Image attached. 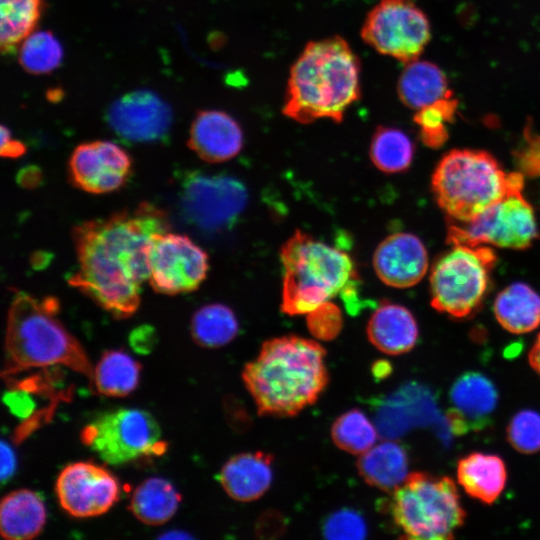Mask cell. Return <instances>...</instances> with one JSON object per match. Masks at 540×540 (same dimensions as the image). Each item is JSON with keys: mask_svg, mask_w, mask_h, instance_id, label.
Masks as SVG:
<instances>
[{"mask_svg": "<svg viewBox=\"0 0 540 540\" xmlns=\"http://www.w3.org/2000/svg\"><path fill=\"white\" fill-rule=\"evenodd\" d=\"M167 214L143 202L73 229L78 269L69 284L118 319L133 315L141 285L149 278L148 251L154 238L168 232Z\"/></svg>", "mask_w": 540, "mask_h": 540, "instance_id": "6da1fadb", "label": "cell"}, {"mask_svg": "<svg viewBox=\"0 0 540 540\" xmlns=\"http://www.w3.org/2000/svg\"><path fill=\"white\" fill-rule=\"evenodd\" d=\"M325 355L319 343L299 336L264 342L242 372L259 414L293 416L313 404L328 382Z\"/></svg>", "mask_w": 540, "mask_h": 540, "instance_id": "7a4b0ae2", "label": "cell"}, {"mask_svg": "<svg viewBox=\"0 0 540 540\" xmlns=\"http://www.w3.org/2000/svg\"><path fill=\"white\" fill-rule=\"evenodd\" d=\"M360 60L336 35L309 42L290 69L283 113L302 124L343 120L361 96Z\"/></svg>", "mask_w": 540, "mask_h": 540, "instance_id": "3957f363", "label": "cell"}, {"mask_svg": "<svg viewBox=\"0 0 540 540\" xmlns=\"http://www.w3.org/2000/svg\"><path fill=\"white\" fill-rule=\"evenodd\" d=\"M56 315L54 300L15 294L7 316L4 373L64 365L93 380L94 370L78 340Z\"/></svg>", "mask_w": 540, "mask_h": 540, "instance_id": "277c9868", "label": "cell"}, {"mask_svg": "<svg viewBox=\"0 0 540 540\" xmlns=\"http://www.w3.org/2000/svg\"><path fill=\"white\" fill-rule=\"evenodd\" d=\"M281 310L288 315L308 314L338 294L354 304L358 275L350 256L296 231L282 246Z\"/></svg>", "mask_w": 540, "mask_h": 540, "instance_id": "5b68a950", "label": "cell"}, {"mask_svg": "<svg viewBox=\"0 0 540 540\" xmlns=\"http://www.w3.org/2000/svg\"><path fill=\"white\" fill-rule=\"evenodd\" d=\"M523 185L522 173H507L489 152L473 149L446 153L431 179L438 206L457 222L473 220Z\"/></svg>", "mask_w": 540, "mask_h": 540, "instance_id": "8992f818", "label": "cell"}, {"mask_svg": "<svg viewBox=\"0 0 540 540\" xmlns=\"http://www.w3.org/2000/svg\"><path fill=\"white\" fill-rule=\"evenodd\" d=\"M391 513L406 538L448 540L465 522L466 512L454 481L413 472L394 491Z\"/></svg>", "mask_w": 540, "mask_h": 540, "instance_id": "52a82bcc", "label": "cell"}, {"mask_svg": "<svg viewBox=\"0 0 540 540\" xmlns=\"http://www.w3.org/2000/svg\"><path fill=\"white\" fill-rule=\"evenodd\" d=\"M496 260L488 245L452 244L431 268L432 307L456 319L473 314L487 293Z\"/></svg>", "mask_w": 540, "mask_h": 540, "instance_id": "ba28073f", "label": "cell"}, {"mask_svg": "<svg viewBox=\"0 0 540 540\" xmlns=\"http://www.w3.org/2000/svg\"><path fill=\"white\" fill-rule=\"evenodd\" d=\"M80 438L110 465L159 455L166 449L156 419L137 408H118L99 414L82 429Z\"/></svg>", "mask_w": 540, "mask_h": 540, "instance_id": "9c48e42d", "label": "cell"}, {"mask_svg": "<svg viewBox=\"0 0 540 540\" xmlns=\"http://www.w3.org/2000/svg\"><path fill=\"white\" fill-rule=\"evenodd\" d=\"M522 190L512 191L471 221L449 220L448 242L516 250L530 247L539 231L534 210Z\"/></svg>", "mask_w": 540, "mask_h": 540, "instance_id": "30bf717a", "label": "cell"}, {"mask_svg": "<svg viewBox=\"0 0 540 540\" xmlns=\"http://www.w3.org/2000/svg\"><path fill=\"white\" fill-rule=\"evenodd\" d=\"M363 41L403 63L416 60L431 38L425 13L411 0H379L362 25Z\"/></svg>", "mask_w": 540, "mask_h": 540, "instance_id": "8fae6325", "label": "cell"}, {"mask_svg": "<svg viewBox=\"0 0 540 540\" xmlns=\"http://www.w3.org/2000/svg\"><path fill=\"white\" fill-rule=\"evenodd\" d=\"M149 284L157 293L178 295L196 290L209 268L207 253L188 236L157 235L148 251Z\"/></svg>", "mask_w": 540, "mask_h": 540, "instance_id": "7c38bea8", "label": "cell"}, {"mask_svg": "<svg viewBox=\"0 0 540 540\" xmlns=\"http://www.w3.org/2000/svg\"><path fill=\"white\" fill-rule=\"evenodd\" d=\"M247 201L245 187L225 175L191 174L184 182L181 202L189 220L202 229L216 231L229 226Z\"/></svg>", "mask_w": 540, "mask_h": 540, "instance_id": "4fadbf2b", "label": "cell"}, {"mask_svg": "<svg viewBox=\"0 0 540 540\" xmlns=\"http://www.w3.org/2000/svg\"><path fill=\"white\" fill-rule=\"evenodd\" d=\"M62 508L74 517H93L107 512L120 498L117 478L108 470L89 462L64 467L56 481Z\"/></svg>", "mask_w": 540, "mask_h": 540, "instance_id": "5bb4252c", "label": "cell"}, {"mask_svg": "<svg viewBox=\"0 0 540 540\" xmlns=\"http://www.w3.org/2000/svg\"><path fill=\"white\" fill-rule=\"evenodd\" d=\"M129 154L110 141L78 145L68 163L72 184L86 192L103 194L122 187L131 173Z\"/></svg>", "mask_w": 540, "mask_h": 540, "instance_id": "9a60e30c", "label": "cell"}, {"mask_svg": "<svg viewBox=\"0 0 540 540\" xmlns=\"http://www.w3.org/2000/svg\"><path fill=\"white\" fill-rule=\"evenodd\" d=\"M113 131L129 142H153L164 138L172 123V111L157 94L130 92L116 100L107 112Z\"/></svg>", "mask_w": 540, "mask_h": 540, "instance_id": "2e32d148", "label": "cell"}, {"mask_svg": "<svg viewBox=\"0 0 540 540\" xmlns=\"http://www.w3.org/2000/svg\"><path fill=\"white\" fill-rule=\"evenodd\" d=\"M428 265V253L423 242L405 232L385 238L373 257L377 276L383 283L396 288H408L419 283Z\"/></svg>", "mask_w": 540, "mask_h": 540, "instance_id": "e0dca14e", "label": "cell"}, {"mask_svg": "<svg viewBox=\"0 0 540 540\" xmlns=\"http://www.w3.org/2000/svg\"><path fill=\"white\" fill-rule=\"evenodd\" d=\"M188 146L204 161H227L241 151L243 132L238 122L226 112L202 110L192 122Z\"/></svg>", "mask_w": 540, "mask_h": 540, "instance_id": "ac0fdd59", "label": "cell"}, {"mask_svg": "<svg viewBox=\"0 0 540 540\" xmlns=\"http://www.w3.org/2000/svg\"><path fill=\"white\" fill-rule=\"evenodd\" d=\"M449 395L453 408L448 419L457 433L485 425L498 402L494 384L479 372L461 375L453 383Z\"/></svg>", "mask_w": 540, "mask_h": 540, "instance_id": "d6986e66", "label": "cell"}, {"mask_svg": "<svg viewBox=\"0 0 540 540\" xmlns=\"http://www.w3.org/2000/svg\"><path fill=\"white\" fill-rule=\"evenodd\" d=\"M272 456L246 452L231 457L218 474L225 492L234 500L249 502L261 497L273 478Z\"/></svg>", "mask_w": 540, "mask_h": 540, "instance_id": "ffe728a7", "label": "cell"}, {"mask_svg": "<svg viewBox=\"0 0 540 540\" xmlns=\"http://www.w3.org/2000/svg\"><path fill=\"white\" fill-rule=\"evenodd\" d=\"M367 335L381 352L400 355L414 348L419 330L413 314L406 307L383 302L369 319Z\"/></svg>", "mask_w": 540, "mask_h": 540, "instance_id": "44dd1931", "label": "cell"}, {"mask_svg": "<svg viewBox=\"0 0 540 540\" xmlns=\"http://www.w3.org/2000/svg\"><path fill=\"white\" fill-rule=\"evenodd\" d=\"M457 480L470 497L489 505L506 486L507 468L498 455L473 452L458 461Z\"/></svg>", "mask_w": 540, "mask_h": 540, "instance_id": "7402d4cb", "label": "cell"}, {"mask_svg": "<svg viewBox=\"0 0 540 540\" xmlns=\"http://www.w3.org/2000/svg\"><path fill=\"white\" fill-rule=\"evenodd\" d=\"M46 508L39 493L29 489L12 491L0 506V532L8 540L36 537L46 523Z\"/></svg>", "mask_w": 540, "mask_h": 540, "instance_id": "603a6c76", "label": "cell"}, {"mask_svg": "<svg viewBox=\"0 0 540 540\" xmlns=\"http://www.w3.org/2000/svg\"><path fill=\"white\" fill-rule=\"evenodd\" d=\"M493 311L506 331L529 333L540 325V295L523 282L512 283L496 296Z\"/></svg>", "mask_w": 540, "mask_h": 540, "instance_id": "cb8c5ba5", "label": "cell"}, {"mask_svg": "<svg viewBox=\"0 0 540 540\" xmlns=\"http://www.w3.org/2000/svg\"><path fill=\"white\" fill-rule=\"evenodd\" d=\"M408 468L406 451L392 440L374 444L358 461L359 473L368 484L392 492L405 481Z\"/></svg>", "mask_w": 540, "mask_h": 540, "instance_id": "d4e9b609", "label": "cell"}, {"mask_svg": "<svg viewBox=\"0 0 540 540\" xmlns=\"http://www.w3.org/2000/svg\"><path fill=\"white\" fill-rule=\"evenodd\" d=\"M397 92L405 106L416 110L452 94L443 71L434 63L417 59L402 71Z\"/></svg>", "mask_w": 540, "mask_h": 540, "instance_id": "484cf974", "label": "cell"}, {"mask_svg": "<svg viewBox=\"0 0 540 540\" xmlns=\"http://www.w3.org/2000/svg\"><path fill=\"white\" fill-rule=\"evenodd\" d=\"M180 502L181 495L170 481L151 477L136 487L129 509L142 523L157 526L173 517Z\"/></svg>", "mask_w": 540, "mask_h": 540, "instance_id": "4316f807", "label": "cell"}, {"mask_svg": "<svg viewBox=\"0 0 540 540\" xmlns=\"http://www.w3.org/2000/svg\"><path fill=\"white\" fill-rule=\"evenodd\" d=\"M140 371V363L125 351L107 350L94 369L95 388L105 396H126L137 387Z\"/></svg>", "mask_w": 540, "mask_h": 540, "instance_id": "83f0119b", "label": "cell"}, {"mask_svg": "<svg viewBox=\"0 0 540 540\" xmlns=\"http://www.w3.org/2000/svg\"><path fill=\"white\" fill-rule=\"evenodd\" d=\"M42 0H0V47L11 54L34 30Z\"/></svg>", "mask_w": 540, "mask_h": 540, "instance_id": "f1b7e54d", "label": "cell"}, {"mask_svg": "<svg viewBox=\"0 0 540 540\" xmlns=\"http://www.w3.org/2000/svg\"><path fill=\"white\" fill-rule=\"evenodd\" d=\"M238 333V321L226 305L214 303L199 308L191 320L193 340L206 348H217L232 341Z\"/></svg>", "mask_w": 540, "mask_h": 540, "instance_id": "f546056e", "label": "cell"}, {"mask_svg": "<svg viewBox=\"0 0 540 540\" xmlns=\"http://www.w3.org/2000/svg\"><path fill=\"white\" fill-rule=\"evenodd\" d=\"M370 158L382 172L398 173L405 171L414 156V145L402 130L379 126L371 140Z\"/></svg>", "mask_w": 540, "mask_h": 540, "instance_id": "4dcf8cb0", "label": "cell"}, {"mask_svg": "<svg viewBox=\"0 0 540 540\" xmlns=\"http://www.w3.org/2000/svg\"><path fill=\"white\" fill-rule=\"evenodd\" d=\"M377 429L360 410L353 409L340 415L332 425L331 436L342 450L363 454L377 441Z\"/></svg>", "mask_w": 540, "mask_h": 540, "instance_id": "1f68e13d", "label": "cell"}, {"mask_svg": "<svg viewBox=\"0 0 540 540\" xmlns=\"http://www.w3.org/2000/svg\"><path fill=\"white\" fill-rule=\"evenodd\" d=\"M63 49L50 31L31 33L19 50V63L31 74H47L62 62Z\"/></svg>", "mask_w": 540, "mask_h": 540, "instance_id": "d6a6232c", "label": "cell"}, {"mask_svg": "<svg viewBox=\"0 0 540 540\" xmlns=\"http://www.w3.org/2000/svg\"><path fill=\"white\" fill-rule=\"evenodd\" d=\"M457 110V100L452 94L417 110L414 122L420 130L422 142L429 148H439L448 139L447 124L452 122Z\"/></svg>", "mask_w": 540, "mask_h": 540, "instance_id": "836d02e7", "label": "cell"}, {"mask_svg": "<svg viewBox=\"0 0 540 540\" xmlns=\"http://www.w3.org/2000/svg\"><path fill=\"white\" fill-rule=\"evenodd\" d=\"M506 436L510 445L520 453L540 451V413L530 409L516 413L507 426Z\"/></svg>", "mask_w": 540, "mask_h": 540, "instance_id": "e575fe53", "label": "cell"}, {"mask_svg": "<svg viewBox=\"0 0 540 540\" xmlns=\"http://www.w3.org/2000/svg\"><path fill=\"white\" fill-rule=\"evenodd\" d=\"M307 315V327L319 340L330 341L338 336L343 326V317L339 307L326 301Z\"/></svg>", "mask_w": 540, "mask_h": 540, "instance_id": "d590c367", "label": "cell"}, {"mask_svg": "<svg viewBox=\"0 0 540 540\" xmlns=\"http://www.w3.org/2000/svg\"><path fill=\"white\" fill-rule=\"evenodd\" d=\"M324 535L328 539L355 540L366 536V523L362 516L349 509L332 514L325 522Z\"/></svg>", "mask_w": 540, "mask_h": 540, "instance_id": "8d00e7d4", "label": "cell"}, {"mask_svg": "<svg viewBox=\"0 0 540 540\" xmlns=\"http://www.w3.org/2000/svg\"><path fill=\"white\" fill-rule=\"evenodd\" d=\"M515 160L523 175H540V136L533 134L528 126L524 132V142L515 153Z\"/></svg>", "mask_w": 540, "mask_h": 540, "instance_id": "74e56055", "label": "cell"}, {"mask_svg": "<svg viewBox=\"0 0 540 540\" xmlns=\"http://www.w3.org/2000/svg\"><path fill=\"white\" fill-rule=\"evenodd\" d=\"M26 152L25 145L11 138L10 131L1 126V156L9 158H18Z\"/></svg>", "mask_w": 540, "mask_h": 540, "instance_id": "f35d334b", "label": "cell"}, {"mask_svg": "<svg viewBox=\"0 0 540 540\" xmlns=\"http://www.w3.org/2000/svg\"><path fill=\"white\" fill-rule=\"evenodd\" d=\"M16 470V456L13 449L4 440L1 442V482L5 484Z\"/></svg>", "mask_w": 540, "mask_h": 540, "instance_id": "ab89813d", "label": "cell"}, {"mask_svg": "<svg viewBox=\"0 0 540 540\" xmlns=\"http://www.w3.org/2000/svg\"><path fill=\"white\" fill-rule=\"evenodd\" d=\"M528 360L530 366L540 376V333L529 351Z\"/></svg>", "mask_w": 540, "mask_h": 540, "instance_id": "60d3db41", "label": "cell"}]
</instances>
